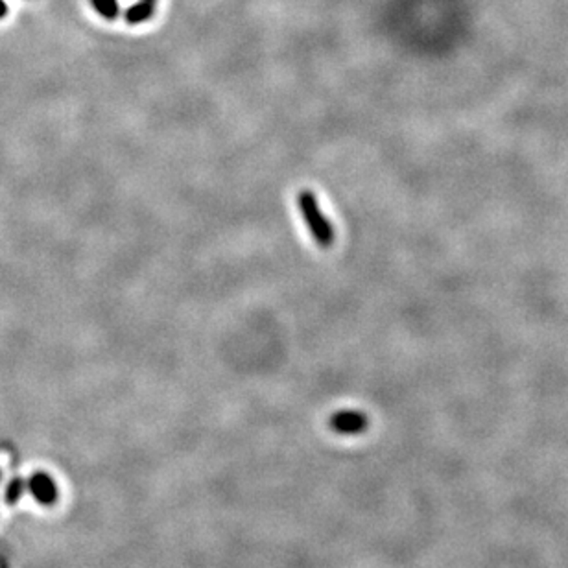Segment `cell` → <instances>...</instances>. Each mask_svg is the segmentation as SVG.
<instances>
[{
	"mask_svg": "<svg viewBox=\"0 0 568 568\" xmlns=\"http://www.w3.org/2000/svg\"><path fill=\"white\" fill-rule=\"evenodd\" d=\"M297 205H299L303 220H305L306 227H308V231H310L312 238L317 242V246L331 248L332 244H334L336 235H334V227L329 221V218L321 211L316 194L310 192V190H303L297 196Z\"/></svg>",
	"mask_w": 568,
	"mask_h": 568,
	"instance_id": "1",
	"label": "cell"
},
{
	"mask_svg": "<svg viewBox=\"0 0 568 568\" xmlns=\"http://www.w3.org/2000/svg\"><path fill=\"white\" fill-rule=\"evenodd\" d=\"M331 426L340 434H360V432L365 430L368 426V419L363 413L360 411H353V410H345V411H338L332 417Z\"/></svg>",
	"mask_w": 568,
	"mask_h": 568,
	"instance_id": "2",
	"label": "cell"
},
{
	"mask_svg": "<svg viewBox=\"0 0 568 568\" xmlns=\"http://www.w3.org/2000/svg\"><path fill=\"white\" fill-rule=\"evenodd\" d=\"M153 10H155V2L142 0V2L132 6V8L126 11V21L129 22V24H141V22H146L148 19L153 15Z\"/></svg>",
	"mask_w": 568,
	"mask_h": 568,
	"instance_id": "3",
	"label": "cell"
},
{
	"mask_svg": "<svg viewBox=\"0 0 568 568\" xmlns=\"http://www.w3.org/2000/svg\"><path fill=\"white\" fill-rule=\"evenodd\" d=\"M32 489L37 498L42 500V502H52L56 498V487H54L52 480L48 476H42V474L36 476L32 482Z\"/></svg>",
	"mask_w": 568,
	"mask_h": 568,
	"instance_id": "4",
	"label": "cell"
},
{
	"mask_svg": "<svg viewBox=\"0 0 568 568\" xmlns=\"http://www.w3.org/2000/svg\"><path fill=\"white\" fill-rule=\"evenodd\" d=\"M90 2L95 6V10L107 21H113L118 17V2L116 0H90Z\"/></svg>",
	"mask_w": 568,
	"mask_h": 568,
	"instance_id": "5",
	"label": "cell"
},
{
	"mask_svg": "<svg viewBox=\"0 0 568 568\" xmlns=\"http://www.w3.org/2000/svg\"><path fill=\"white\" fill-rule=\"evenodd\" d=\"M6 13H8V6H6L4 0H0V19H4Z\"/></svg>",
	"mask_w": 568,
	"mask_h": 568,
	"instance_id": "6",
	"label": "cell"
},
{
	"mask_svg": "<svg viewBox=\"0 0 568 568\" xmlns=\"http://www.w3.org/2000/svg\"><path fill=\"white\" fill-rule=\"evenodd\" d=\"M150 2H155V0H150Z\"/></svg>",
	"mask_w": 568,
	"mask_h": 568,
	"instance_id": "7",
	"label": "cell"
}]
</instances>
